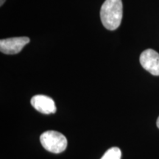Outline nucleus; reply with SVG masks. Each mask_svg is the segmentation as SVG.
<instances>
[{
	"mask_svg": "<svg viewBox=\"0 0 159 159\" xmlns=\"http://www.w3.org/2000/svg\"><path fill=\"white\" fill-rule=\"evenodd\" d=\"M122 0H105L100 10V19L103 26L109 30H115L122 19Z\"/></svg>",
	"mask_w": 159,
	"mask_h": 159,
	"instance_id": "obj_1",
	"label": "nucleus"
},
{
	"mask_svg": "<svg viewBox=\"0 0 159 159\" xmlns=\"http://www.w3.org/2000/svg\"><path fill=\"white\" fill-rule=\"evenodd\" d=\"M43 148L53 153H61L66 149L67 139L64 135L55 130H48L40 136Z\"/></svg>",
	"mask_w": 159,
	"mask_h": 159,
	"instance_id": "obj_2",
	"label": "nucleus"
},
{
	"mask_svg": "<svg viewBox=\"0 0 159 159\" xmlns=\"http://www.w3.org/2000/svg\"><path fill=\"white\" fill-rule=\"evenodd\" d=\"M141 65L151 75L159 76V53L152 49L144 50L140 55Z\"/></svg>",
	"mask_w": 159,
	"mask_h": 159,
	"instance_id": "obj_3",
	"label": "nucleus"
},
{
	"mask_svg": "<svg viewBox=\"0 0 159 159\" xmlns=\"http://www.w3.org/2000/svg\"><path fill=\"white\" fill-rule=\"evenodd\" d=\"M28 37H16L0 41V51L4 54L14 55L21 52L25 45L30 42Z\"/></svg>",
	"mask_w": 159,
	"mask_h": 159,
	"instance_id": "obj_4",
	"label": "nucleus"
},
{
	"mask_svg": "<svg viewBox=\"0 0 159 159\" xmlns=\"http://www.w3.org/2000/svg\"><path fill=\"white\" fill-rule=\"evenodd\" d=\"M31 105L35 110L44 114H55L56 112V105L51 97L46 95H35L31 99Z\"/></svg>",
	"mask_w": 159,
	"mask_h": 159,
	"instance_id": "obj_5",
	"label": "nucleus"
},
{
	"mask_svg": "<svg viewBox=\"0 0 159 159\" xmlns=\"http://www.w3.org/2000/svg\"><path fill=\"white\" fill-rule=\"evenodd\" d=\"M122 151L117 147H113L108 149L100 159H121Z\"/></svg>",
	"mask_w": 159,
	"mask_h": 159,
	"instance_id": "obj_6",
	"label": "nucleus"
},
{
	"mask_svg": "<svg viewBox=\"0 0 159 159\" xmlns=\"http://www.w3.org/2000/svg\"><path fill=\"white\" fill-rule=\"evenodd\" d=\"M5 0H0V5L2 6L3 4L5 3Z\"/></svg>",
	"mask_w": 159,
	"mask_h": 159,
	"instance_id": "obj_7",
	"label": "nucleus"
},
{
	"mask_svg": "<svg viewBox=\"0 0 159 159\" xmlns=\"http://www.w3.org/2000/svg\"><path fill=\"white\" fill-rule=\"evenodd\" d=\"M156 125H157V127H158V128H159V116H158V119H157V122H156Z\"/></svg>",
	"mask_w": 159,
	"mask_h": 159,
	"instance_id": "obj_8",
	"label": "nucleus"
}]
</instances>
